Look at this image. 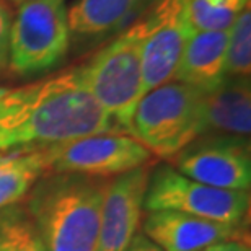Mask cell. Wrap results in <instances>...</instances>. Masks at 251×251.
Listing matches in <instances>:
<instances>
[{
    "label": "cell",
    "mask_w": 251,
    "mask_h": 251,
    "mask_svg": "<svg viewBox=\"0 0 251 251\" xmlns=\"http://www.w3.org/2000/svg\"><path fill=\"white\" fill-rule=\"evenodd\" d=\"M201 98V90L175 80L150 90L135 108L130 135L153 157H176L204 134Z\"/></svg>",
    "instance_id": "cell-4"
},
{
    "label": "cell",
    "mask_w": 251,
    "mask_h": 251,
    "mask_svg": "<svg viewBox=\"0 0 251 251\" xmlns=\"http://www.w3.org/2000/svg\"><path fill=\"white\" fill-rule=\"evenodd\" d=\"M7 2H10V3H15V5H18V3H22V2H26V0H7Z\"/></svg>",
    "instance_id": "cell-22"
},
{
    "label": "cell",
    "mask_w": 251,
    "mask_h": 251,
    "mask_svg": "<svg viewBox=\"0 0 251 251\" xmlns=\"http://www.w3.org/2000/svg\"><path fill=\"white\" fill-rule=\"evenodd\" d=\"M142 77L145 93L172 82L193 33L184 0H158L142 15Z\"/></svg>",
    "instance_id": "cell-8"
},
{
    "label": "cell",
    "mask_w": 251,
    "mask_h": 251,
    "mask_svg": "<svg viewBox=\"0 0 251 251\" xmlns=\"http://www.w3.org/2000/svg\"><path fill=\"white\" fill-rule=\"evenodd\" d=\"M199 251H250V247L248 243H245L240 238H230V240H222V242L212 243Z\"/></svg>",
    "instance_id": "cell-20"
},
{
    "label": "cell",
    "mask_w": 251,
    "mask_h": 251,
    "mask_svg": "<svg viewBox=\"0 0 251 251\" xmlns=\"http://www.w3.org/2000/svg\"><path fill=\"white\" fill-rule=\"evenodd\" d=\"M48 172L92 178L119 176L145 165L153 155L134 135L100 132L43 147Z\"/></svg>",
    "instance_id": "cell-7"
},
{
    "label": "cell",
    "mask_w": 251,
    "mask_h": 251,
    "mask_svg": "<svg viewBox=\"0 0 251 251\" xmlns=\"http://www.w3.org/2000/svg\"><path fill=\"white\" fill-rule=\"evenodd\" d=\"M201 119L202 135L248 137L251 130L250 78L225 77L219 87L202 92Z\"/></svg>",
    "instance_id": "cell-12"
},
{
    "label": "cell",
    "mask_w": 251,
    "mask_h": 251,
    "mask_svg": "<svg viewBox=\"0 0 251 251\" xmlns=\"http://www.w3.org/2000/svg\"><path fill=\"white\" fill-rule=\"evenodd\" d=\"M48 172L43 149L0 152V209L18 204Z\"/></svg>",
    "instance_id": "cell-15"
},
{
    "label": "cell",
    "mask_w": 251,
    "mask_h": 251,
    "mask_svg": "<svg viewBox=\"0 0 251 251\" xmlns=\"http://www.w3.org/2000/svg\"><path fill=\"white\" fill-rule=\"evenodd\" d=\"M100 132H121L85 87L78 67L0 97V152L43 149Z\"/></svg>",
    "instance_id": "cell-1"
},
{
    "label": "cell",
    "mask_w": 251,
    "mask_h": 251,
    "mask_svg": "<svg viewBox=\"0 0 251 251\" xmlns=\"http://www.w3.org/2000/svg\"><path fill=\"white\" fill-rule=\"evenodd\" d=\"M193 31L230 29L237 17L250 7V0H184Z\"/></svg>",
    "instance_id": "cell-17"
},
{
    "label": "cell",
    "mask_w": 251,
    "mask_h": 251,
    "mask_svg": "<svg viewBox=\"0 0 251 251\" xmlns=\"http://www.w3.org/2000/svg\"><path fill=\"white\" fill-rule=\"evenodd\" d=\"M70 41L65 0L22 2L13 12L8 67L22 77L46 72L62 62Z\"/></svg>",
    "instance_id": "cell-5"
},
{
    "label": "cell",
    "mask_w": 251,
    "mask_h": 251,
    "mask_svg": "<svg viewBox=\"0 0 251 251\" xmlns=\"http://www.w3.org/2000/svg\"><path fill=\"white\" fill-rule=\"evenodd\" d=\"M0 251H48L23 205L0 209Z\"/></svg>",
    "instance_id": "cell-16"
},
{
    "label": "cell",
    "mask_w": 251,
    "mask_h": 251,
    "mask_svg": "<svg viewBox=\"0 0 251 251\" xmlns=\"http://www.w3.org/2000/svg\"><path fill=\"white\" fill-rule=\"evenodd\" d=\"M106 183L74 173L44 175L26 210L48 251H95Z\"/></svg>",
    "instance_id": "cell-2"
},
{
    "label": "cell",
    "mask_w": 251,
    "mask_h": 251,
    "mask_svg": "<svg viewBox=\"0 0 251 251\" xmlns=\"http://www.w3.org/2000/svg\"><path fill=\"white\" fill-rule=\"evenodd\" d=\"M126 251H163L158 245H155L147 235H144L142 232H137L134 235L132 242L127 247Z\"/></svg>",
    "instance_id": "cell-21"
},
{
    "label": "cell",
    "mask_w": 251,
    "mask_h": 251,
    "mask_svg": "<svg viewBox=\"0 0 251 251\" xmlns=\"http://www.w3.org/2000/svg\"><path fill=\"white\" fill-rule=\"evenodd\" d=\"M144 209L172 210L194 217L242 227L250 209L248 191L207 186L184 176L170 165L150 170Z\"/></svg>",
    "instance_id": "cell-6"
},
{
    "label": "cell",
    "mask_w": 251,
    "mask_h": 251,
    "mask_svg": "<svg viewBox=\"0 0 251 251\" xmlns=\"http://www.w3.org/2000/svg\"><path fill=\"white\" fill-rule=\"evenodd\" d=\"M142 227V233L163 251H199L222 240L240 237V227L235 225L172 210H150Z\"/></svg>",
    "instance_id": "cell-11"
},
{
    "label": "cell",
    "mask_w": 251,
    "mask_h": 251,
    "mask_svg": "<svg viewBox=\"0 0 251 251\" xmlns=\"http://www.w3.org/2000/svg\"><path fill=\"white\" fill-rule=\"evenodd\" d=\"M230 29L193 31L184 46L175 82L186 83L201 92H210L227 77V46Z\"/></svg>",
    "instance_id": "cell-13"
},
{
    "label": "cell",
    "mask_w": 251,
    "mask_h": 251,
    "mask_svg": "<svg viewBox=\"0 0 251 251\" xmlns=\"http://www.w3.org/2000/svg\"><path fill=\"white\" fill-rule=\"evenodd\" d=\"M150 165L114 176L104 186L95 251H126L139 232Z\"/></svg>",
    "instance_id": "cell-10"
},
{
    "label": "cell",
    "mask_w": 251,
    "mask_h": 251,
    "mask_svg": "<svg viewBox=\"0 0 251 251\" xmlns=\"http://www.w3.org/2000/svg\"><path fill=\"white\" fill-rule=\"evenodd\" d=\"M227 77L250 78L251 72V12L247 7L228 31Z\"/></svg>",
    "instance_id": "cell-18"
},
{
    "label": "cell",
    "mask_w": 251,
    "mask_h": 251,
    "mask_svg": "<svg viewBox=\"0 0 251 251\" xmlns=\"http://www.w3.org/2000/svg\"><path fill=\"white\" fill-rule=\"evenodd\" d=\"M12 22H13V10L10 7V2L0 0V72L5 67H8Z\"/></svg>",
    "instance_id": "cell-19"
},
{
    "label": "cell",
    "mask_w": 251,
    "mask_h": 251,
    "mask_svg": "<svg viewBox=\"0 0 251 251\" xmlns=\"http://www.w3.org/2000/svg\"><path fill=\"white\" fill-rule=\"evenodd\" d=\"M144 22L139 17L87 64L80 65L85 87L121 132L130 134V121L145 95L142 77Z\"/></svg>",
    "instance_id": "cell-3"
},
{
    "label": "cell",
    "mask_w": 251,
    "mask_h": 251,
    "mask_svg": "<svg viewBox=\"0 0 251 251\" xmlns=\"http://www.w3.org/2000/svg\"><path fill=\"white\" fill-rule=\"evenodd\" d=\"M158 0H75L67 8L74 36L98 38L123 31Z\"/></svg>",
    "instance_id": "cell-14"
},
{
    "label": "cell",
    "mask_w": 251,
    "mask_h": 251,
    "mask_svg": "<svg viewBox=\"0 0 251 251\" xmlns=\"http://www.w3.org/2000/svg\"><path fill=\"white\" fill-rule=\"evenodd\" d=\"M5 92H7V87H0V97H2Z\"/></svg>",
    "instance_id": "cell-23"
},
{
    "label": "cell",
    "mask_w": 251,
    "mask_h": 251,
    "mask_svg": "<svg viewBox=\"0 0 251 251\" xmlns=\"http://www.w3.org/2000/svg\"><path fill=\"white\" fill-rule=\"evenodd\" d=\"M173 158V168L194 181L228 191L250 189V145L242 137L201 135Z\"/></svg>",
    "instance_id": "cell-9"
}]
</instances>
